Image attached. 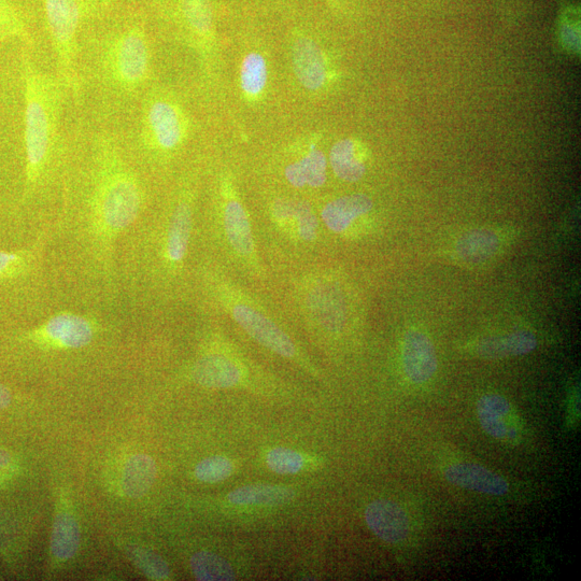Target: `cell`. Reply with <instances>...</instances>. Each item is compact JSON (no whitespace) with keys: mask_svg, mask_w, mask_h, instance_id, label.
<instances>
[{"mask_svg":"<svg viewBox=\"0 0 581 581\" xmlns=\"http://www.w3.org/2000/svg\"><path fill=\"white\" fill-rule=\"evenodd\" d=\"M93 160L83 230L98 260L110 268L120 239L134 228L144 210L145 190L134 168L109 138H99Z\"/></svg>","mask_w":581,"mask_h":581,"instance_id":"cell-1","label":"cell"},{"mask_svg":"<svg viewBox=\"0 0 581 581\" xmlns=\"http://www.w3.org/2000/svg\"><path fill=\"white\" fill-rule=\"evenodd\" d=\"M22 80L25 195H30L50 175L58 150L66 88L59 77L42 72L27 53H24L22 61Z\"/></svg>","mask_w":581,"mask_h":581,"instance_id":"cell-2","label":"cell"},{"mask_svg":"<svg viewBox=\"0 0 581 581\" xmlns=\"http://www.w3.org/2000/svg\"><path fill=\"white\" fill-rule=\"evenodd\" d=\"M201 281L209 299L254 342L281 358L292 360L313 372L303 353L282 323L258 296L214 265H204Z\"/></svg>","mask_w":581,"mask_h":581,"instance_id":"cell-3","label":"cell"},{"mask_svg":"<svg viewBox=\"0 0 581 581\" xmlns=\"http://www.w3.org/2000/svg\"><path fill=\"white\" fill-rule=\"evenodd\" d=\"M347 280L332 268H313L294 282V303L311 333L325 340L342 339L356 329V302Z\"/></svg>","mask_w":581,"mask_h":581,"instance_id":"cell-4","label":"cell"},{"mask_svg":"<svg viewBox=\"0 0 581 581\" xmlns=\"http://www.w3.org/2000/svg\"><path fill=\"white\" fill-rule=\"evenodd\" d=\"M55 53L58 77L66 90L77 94L78 39L82 27L105 5V0H41Z\"/></svg>","mask_w":581,"mask_h":581,"instance_id":"cell-5","label":"cell"},{"mask_svg":"<svg viewBox=\"0 0 581 581\" xmlns=\"http://www.w3.org/2000/svg\"><path fill=\"white\" fill-rule=\"evenodd\" d=\"M195 218V193L190 186L177 191L153 233L151 263L160 278H178L186 266Z\"/></svg>","mask_w":581,"mask_h":581,"instance_id":"cell-6","label":"cell"},{"mask_svg":"<svg viewBox=\"0 0 581 581\" xmlns=\"http://www.w3.org/2000/svg\"><path fill=\"white\" fill-rule=\"evenodd\" d=\"M219 231L232 259L248 274L261 278L264 274L252 222L247 208L229 174L218 183Z\"/></svg>","mask_w":581,"mask_h":581,"instance_id":"cell-7","label":"cell"},{"mask_svg":"<svg viewBox=\"0 0 581 581\" xmlns=\"http://www.w3.org/2000/svg\"><path fill=\"white\" fill-rule=\"evenodd\" d=\"M190 121L176 99L164 92L150 94L143 108L140 140L151 157L168 159L186 144Z\"/></svg>","mask_w":581,"mask_h":581,"instance_id":"cell-8","label":"cell"},{"mask_svg":"<svg viewBox=\"0 0 581 581\" xmlns=\"http://www.w3.org/2000/svg\"><path fill=\"white\" fill-rule=\"evenodd\" d=\"M150 47L143 25H127L113 35L106 48L103 67L113 85L121 91L133 92L147 82L150 75Z\"/></svg>","mask_w":581,"mask_h":581,"instance_id":"cell-9","label":"cell"},{"mask_svg":"<svg viewBox=\"0 0 581 581\" xmlns=\"http://www.w3.org/2000/svg\"><path fill=\"white\" fill-rule=\"evenodd\" d=\"M252 368L239 358L228 343L211 334L201 356L189 368L194 384L209 389H231L250 384Z\"/></svg>","mask_w":581,"mask_h":581,"instance_id":"cell-10","label":"cell"},{"mask_svg":"<svg viewBox=\"0 0 581 581\" xmlns=\"http://www.w3.org/2000/svg\"><path fill=\"white\" fill-rule=\"evenodd\" d=\"M98 317L72 310L56 311L27 334L32 342L51 348L79 350L90 346L101 330Z\"/></svg>","mask_w":581,"mask_h":581,"instance_id":"cell-11","label":"cell"},{"mask_svg":"<svg viewBox=\"0 0 581 581\" xmlns=\"http://www.w3.org/2000/svg\"><path fill=\"white\" fill-rule=\"evenodd\" d=\"M268 216L275 228L293 244L310 245L319 239L321 221L307 201L275 198L268 206Z\"/></svg>","mask_w":581,"mask_h":581,"instance_id":"cell-12","label":"cell"},{"mask_svg":"<svg viewBox=\"0 0 581 581\" xmlns=\"http://www.w3.org/2000/svg\"><path fill=\"white\" fill-rule=\"evenodd\" d=\"M373 211L374 203L370 196L349 194L325 203L318 216L332 234L351 237L363 232Z\"/></svg>","mask_w":581,"mask_h":581,"instance_id":"cell-13","label":"cell"},{"mask_svg":"<svg viewBox=\"0 0 581 581\" xmlns=\"http://www.w3.org/2000/svg\"><path fill=\"white\" fill-rule=\"evenodd\" d=\"M176 16L192 47L207 60L216 44L212 0H176Z\"/></svg>","mask_w":581,"mask_h":581,"instance_id":"cell-14","label":"cell"},{"mask_svg":"<svg viewBox=\"0 0 581 581\" xmlns=\"http://www.w3.org/2000/svg\"><path fill=\"white\" fill-rule=\"evenodd\" d=\"M292 65L295 77L309 92H319L327 87L330 67L319 42L300 33L292 40Z\"/></svg>","mask_w":581,"mask_h":581,"instance_id":"cell-15","label":"cell"},{"mask_svg":"<svg viewBox=\"0 0 581 581\" xmlns=\"http://www.w3.org/2000/svg\"><path fill=\"white\" fill-rule=\"evenodd\" d=\"M477 416L481 428L494 439L517 445L521 439L522 425L514 407L504 396L489 393L477 403Z\"/></svg>","mask_w":581,"mask_h":581,"instance_id":"cell-16","label":"cell"},{"mask_svg":"<svg viewBox=\"0 0 581 581\" xmlns=\"http://www.w3.org/2000/svg\"><path fill=\"white\" fill-rule=\"evenodd\" d=\"M402 361L405 375L413 384L423 385L430 381L438 368L431 338L419 330L408 331L403 339Z\"/></svg>","mask_w":581,"mask_h":581,"instance_id":"cell-17","label":"cell"},{"mask_svg":"<svg viewBox=\"0 0 581 581\" xmlns=\"http://www.w3.org/2000/svg\"><path fill=\"white\" fill-rule=\"evenodd\" d=\"M365 520L368 528L382 542L399 544L409 535V518L403 507L393 501L372 502L365 510Z\"/></svg>","mask_w":581,"mask_h":581,"instance_id":"cell-18","label":"cell"},{"mask_svg":"<svg viewBox=\"0 0 581 581\" xmlns=\"http://www.w3.org/2000/svg\"><path fill=\"white\" fill-rule=\"evenodd\" d=\"M445 477L453 486L494 497H503L509 491L505 478L475 463L452 464L447 467Z\"/></svg>","mask_w":581,"mask_h":581,"instance_id":"cell-19","label":"cell"},{"mask_svg":"<svg viewBox=\"0 0 581 581\" xmlns=\"http://www.w3.org/2000/svg\"><path fill=\"white\" fill-rule=\"evenodd\" d=\"M329 162L316 146L309 147L285 168V178L296 189H319L328 179Z\"/></svg>","mask_w":581,"mask_h":581,"instance_id":"cell-20","label":"cell"},{"mask_svg":"<svg viewBox=\"0 0 581 581\" xmlns=\"http://www.w3.org/2000/svg\"><path fill=\"white\" fill-rule=\"evenodd\" d=\"M538 340L530 331H515L505 335L481 338L473 346L477 357L487 360H502L524 356L536 349Z\"/></svg>","mask_w":581,"mask_h":581,"instance_id":"cell-21","label":"cell"},{"mask_svg":"<svg viewBox=\"0 0 581 581\" xmlns=\"http://www.w3.org/2000/svg\"><path fill=\"white\" fill-rule=\"evenodd\" d=\"M502 238L491 229H476L465 232L455 247L457 259L465 265H481L500 252Z\"/></svg>","mask_w":581,"mask_h":581,"instance_id":"cell-22","label":"cell"},{"mask_svg":"<svg viewBox=\"0 0 581 581\" xmlns=\"http://www.w3.org/2000/svg\"><path fill=\"white\" fill-rule=\"evenodd\" d=\"M329 164L340 180L358 182L366 174L367 153L357 140H339L330 151Z\"/></svg>","mask_w":581,"mask_h":581,"instance_id":"cell-23","label":"cell"},{"mask_svg":"<svg viewBox=\"0 0 581 581\" xmlns=\"http://www.w3.org/2000/svg\"><path fill=\"white\" fill-rule=\"evenodd\" d=\"M157 464L147 455H136L127 461L124 469L122 486L127 497H143L153 486L157 478Z\"/></svg>","mask_w":581,"mask_h":581,"instance_id":"cell-24","label":"cell"},{"mask_svg":"<svg viewBox=\"0 0 581 581\" xmlns=\"http://www.w3.org/2000/svg\"><path fill=\"white\" fill-rule=\"evenodd\" d=\"M239 84L250 102L262 98L268 83V65L263 54L250 52L240 65Z\"/></svg>","mask_w":581,"mask_h":581,"instance_id":"cell-25","label":"cell"},{"mask_svg":"<svg viewBox=\"0 0 581 581\" xmlns=\"http://www.w3.org/2000/svg\"><path fill=\"white\" fill-rule=\"evenodd\" d=\"M294 497V491L288 487L252 485L234 490L228 500L234 505L277 506L291 502Z\"/></svg>","mask_w":581,"mask_h":581,"instance_id":"cell-26","label":"cell"},{"mask_svg":"<svg viewBox=\"0 0 581 581\" xmlns=\"http://www.w3.org/2000/svg\"><path fill=\"white\" fill-rule=\"evenodd\" d=\"M80 545V528L76 519L69 514L56 517L52 536L51 551L59 560L72 559Z\"/></svg>","mask_w":581,"mask_h":581,"instance_id":"cell-27","label":"cell"},{"mask_svg":"<svg viewBox=\"0 0 581 581\" xmlns=\"http://www.w3.org/2000/svg\"><path fill=\"white\" fill-rule=\"evenodd\" d=\"M191 569L197 580L230 581L236 579L232 565L208 551L197 552L191 558Z\"/></svg>","mask_w":581,"mask_h":581,"instance_id":"cell-28","label":"cell"},{"mask_svg":"<svg viewBox=\"0 0 581 581\" xmlns=\"http://www.w3.org/2000/svg\"><path fill=\"white\" fill-rule=\"evenodd\" d=\"M234 473L233 463L223 457H210L198 463L195 476L202 483L216 484L228 479Z\"/></svg>","mask_w":581,"mask_h":581,"instance_id":"cell-29","label":"cell"},{"mask_svg":"<svg viewBox=\"0 0 581 581\" xmlns=\"http://www.w3.org/2000/svg\"><path fill=\"white\" fill-rule=\"evenodd\" d=\"M267 466L274 473L280 475H294L304 466V459L299 452L288 448H275L269 451L266 459Z\"/></svg>","mask_w":581,"mask_h":581,"instance_id":"cell-30","label":"cell"},{"mask_svg":"<svg viewBox=\"0 0 581 581\" xmlns=\"http://www.w3.org/2000/svg\"><path fill=\"white\" fill-rule=\"evenodd\" d=\"M34 251L9 252L0 250V280L17 277L36 262Z\"/></svg>","mask_w":581,"mask_h":581,"instance_id":"cell-31","label":"cell"},{"mask_svg":"<svg viewBox=\"0 0 581 581\" xmlns=\"http://www.w3.org/2000/svg\"><path fill=\"white\" fill-rule=\"evenodd\" d=\"M133 559L141 572L153 580H166L170 576L166 562L151 551L136 549Z\"/></svg>","mask_w":581,"mask_h":581,"instance_id":"cell-32","label":"cell"},{"mask_svg":"<svg viewBox=\"0 0 581 581\" xmlns=\"http://www.w3.org/2000/svg\"><path fill=\"white\" fill-rule=\"evenodd\" d=\"M560 30L565 46L576 49L579 46V22L575 11L569 9L564 12Z\"/></svg>","mask_w":581,"mask_h":581,"instance_id":"cell-33","label":"cell"},{"mask_svg":"<svg viewBox=\"0 0 581 581\" xmlns=\"http://www.w3.org/2000/svg\"><path fill=\"white\" fill-rule=\"evenodd\" d=\"M11 403V394L9 390L0 384V409L8 407Z\"/></svg>","mask_w":581,"mask_h":581,"instance_id":"cell-34","label":"cell"},{"mask_svg":"<svg viewBox=\"0 0 581 581\" xmlns=\"http://www.w3.org/2000/svg\"><path fill=\"white\" fill-rule=\"evenodd\" d=\"M11 461L10 456L6 451L0 450V471L4 470Z\"/></svg>","mask_w":581,"mask_h":581,"instance_id":"cell-35","label":"cell"},{"mask_svg":"<svg viewBox=\"0 0 581 581\" xmlns=\"http://www.w3.org/2000/svg\"><path fill=\"white\" fill-rule=\"evenodd\" d=\"M327 2L332 6H337L342 0H327Z\"/></svg>","mask_w":581,"mask_h":581,"instance_id":"cell-36","label":"cell"}]
</instances>
